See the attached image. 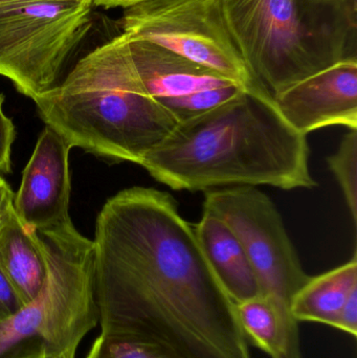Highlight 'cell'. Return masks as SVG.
Returning a JSON list of instances; mask_svg holds the SVG:
<instances>
[{
    "label": "cell",
    "instance_id": "obj_1",
    "mask_svg": "<svg viewBox=\"0 0 357 358\" xmlns=\"http://www.w3.org/2000/svg\"><path fill=\"white\" fill-rule=\"evenodd\" d=\"M92 242L101 332L175 358H253L236 304L169 193L119 192L99 213Z\"/></svg>",
    "mask_w": 357,
    "mask_h": 358
},
{
    "label": "cell",
    "instance_id": "obj_2",
    "mask_svg": "<svg viewBox=\"0 0 357 358\" xmlns=\"http://www.w3.org/2000/svg\"><path fill=\"white\" fill-rule=\"evenodd\" d=\"M309 155L307 136L285 121L272 96L251 87L180 122L138 165L176 191L312 189Z\"/></svg>",
    "mask_w": 357,
    "mask_h": 358
},
{
    "label": "cell",
    "instance_id": "obj_3",
    "mask_svg": "<svg viewBox=\"0 0 357 358\" xmlns=\"http://www.w3.org/2000/svg\"><path fill=\"white\" fill-rule=\"evenodd\" d=\"M33 101L45 126L71 148L113 162L138 165L178 124L143 87L124 34L88 52Z\"/></svg>",
    "mask_w": 357,
    "mask_h": 358
},
{
    "label": "cell",
    "instance_id": "obj_4",
    "mask_svg": "<svg viewBox=\"0 0 357 358\" xmlns=\"http://www.w3.org/2000/svg\"><path fill=\"white\" fill-rule=\"evenodd\" d=\"M231 34L272 100L298 82L357 61V0H221Z\"/></svg>",
    "mask_w": 357,
    "mask_h": 358
},
{
    "label": "cell",
    "instance_id": "obj_5",
    "mask_svg": "<svg viewBox=\"0 0 357 358\" xmlns=\"http://www.w3.org/2000/svg\"><path fill=\"white\" fill-rule=\"evenodd\" d=\"M39 236L48 277L31 302L0 322V358L75 357L99 323L94 242L75 227Z\"/></svg>",
    "mask_w": 357,
    "mask_h": 358
},
{
    "label": "cell",
    "instance_id": "obj_6",
    "mask_svg": "<svg viewBox=\"0 0 357 358\" xmlns=\"http://www.w3.org/2000/svg\"><path fill=\"white\" fill-rule=\"evenodd\" d=\"M203 210L221 219L242 244L255 271L261 296L272 302L280 323L279 358H302L299 322L291 304L309 279L287 234L278 208L257 187L205 191Z\"/></svg>",
    "mask_w": 357,
    "mask_h": 358
},
{
    "label": "cell",
    "instance_id": "obj_7",
    "mask_svg": "<svg viewBox=\"0 0 357 358\" xmlns=\"http://www.w3.org/2000/svg\"><path fill=\"white\" fill-rule=\"evenodd\" d=\"M92 0H38L0 10V76L33 100L61 83L92 27Z\"/></svg>",
    "mask_w": 357,
    "mask_h": 358
},
{
    "label": "cell",
    "instance_id": "obj_8",
    "mask_svg": "<svg viewBox=\"0 0 357 358\" xmlns=\"http://www.w3.org/2000/svg\"><path fill=\"white\" fill-rule=\"evenodd\" d=\"M119 24L130 39L152 42L243 87H259L231 34L221 0H147L125 8Z\"/></svg>",
    "mask_w": 357,
    "mask_h": 358
},
{
    "label": "cell",
    "instance_id": "obj_9",
    "mask_svg": "<svg viewBox=\"0 0 357 358\" xmlns=\"http://www.w3.org/2000/svg\"><path fill=\"white\" fill-rule=\"evenodd\" d=\"M71 149L58 132L45 126L14 198L15 214L29 231L56 233L75 227L69 216Z\"/></svg>",
    "mask_w": 357,
    "mask_h": 358
},
{
    "label": "cell",
    "instance_id": "obj_10",
    "mask_svg": "<svg viewBox=\"0 0 357 358\" xmlns=\"http://www.w3.org/2000/svg\"><path fill=\"white\" fill-rule=\"evenodd\" d=\"M300 134L328 126L357 129V61H344L287 88L274 100Z\"/></svg>",
    "mask_w": 357,
    "mask_h": 358
},
{
    "label": "cell",
    "instance_id": "obj_11",
    "mask_svg": "<svg viewBox=\"0 0 357 358\" xmlns=\"http://www.w3.org/2000/svg\"><path fill=\"white\" fill-rule=\"evenodd\" d=\"M127 39L130 60L143 87L151 98L170 111L178 123L188 117L189 104L197 94L215 88L239 85L152 42Z\"/></svg>",
    "mask_w": 357,
    "mask_h": 358
},
{
    "label": "cell",
    "instance_id": "obj_12",
    "mask_svg": "<svg viewBox=\"0 0 357 358\" xmlns=\"http://www.w3.org/2000/svg\"><path fill=\"white\" fill-rule=\"evenodd\" d=\"M193 227L205 258L233 302L237 304L261 296L251 261L230 227L205 210Z\"/></svg>",
    "mask_w": 357,
    "mask_h": 358
},
{
    "label": "cell",
    "instance_id": "obj_13",
    "mask_svg": "<svg viewBox=\"0 0 357 358\" xmlns=\"http://www.w3.org/2000/svg\"><path fill=\"white\" fill-rule=\"evenodd\" d=\"M0 267L22 306L40 294L48 277L45 252L39 234L23 227L15 210L0 231Z\"/></svg>",
    "mask_w": 357,
    "mask_h": 358
},
{
    "label": "cell",
    "instance_id": "obj_14",
    "mask_svg": "<svg viewBox=\"0 0 357 358\" xmlns=\"http://www.w3.org/2000/svg\"><path fill=\"white\" fill-rule=\"evenodd\" d=\"M357 290V254L345 264L309 277L298 290L291 313L298 322H314L333 327L342 307Z\"/></svg>",
    "mask_w": 357,
    "mask_h": 358
},
{
    "label": "cell",
    "instance_id": "obj_15",
    "mask_svg": "<svg viewBox=\"0 0 357 358\" xmlns=\"http://www.w3.org/2000/svg\"><path fill=\"white\" fill-rule=\"evenodd\" d=\"M236 313L249 344L257 347L270 358H279L280 323L272 302L265 296H255L237 303Z\"/></svg>",
    "mask_w": 357,
    "mask_h": 358
},
{
    "label": "cell",
    "instance_id": "obj_16",
    "mask_svg": "<svg viewBox=\"0 0 357 358\" xmlns=\"http://www.w3.org/2000/svg\"><path fill=\"white\" fill-rule=\"evenodd\" d=\"M337 178L354 225L357 224V129H349L344 136L335 155L327 159Z\"/></svg>",
    "mask_w": 357,
    "mask_h": 358
},
{
    "label": "cell",
    "instance_id": "obj_17",
    "mask_svg": "<svg viewBox=\"0 0 357 358\" xmlns=\"http://www.w3.org/2000/svg\"><path fill=\"white\" fill-rule=\"evenodd\" d=\"M86 358H175L157 345L132 336L103 334L96 338Z\"/></svg>",
    "mask_w": 357,
    "mask_h": 358
},
{
    "label": "cell",
    "instance_id": "obj_18",
    "mask_svg": "<svg viewBox=\"0 0 357 358\" xmlns=\"http://www.w3.org/2000/svg\"><path fill=\"white\" fill-rule=\"evenodd\" d=\"M4 96L0 94V172L8 174L12 172V146L16 138V129L12 120L4 115Z\"/></svg>",
    "mask_w": 357,
    "mask_h": 358
},
{
    "label": "cell",
    "instance_id": "obj_19",
    "mask_svg": "<svg viewBox=\"0 0 357 358\" xmlns=\"http://www.w3.org/2000/svg\"><path fill=\"white\" fill-rule=\"evenodd\" d=\"M22 304L0 267V322L6 321L20 310Z\"/></svg>",
    "mask_w": 357,
    "mask_h": 358
},
{
    "label": "cell",
    "instance_id": "obj_20",
    "mask_svg": "<svg viewBox=\"0 0 357 358\" xmlns=\"http://www.w3.org/2000/svg\"><path fill=\"white\" fill-rule=\"evenodd\" d=\"M333 328L342 330L356 338L357 336V290L350 294L337 315Z\"/></svg>",
    "mask_w": 357,
    "mask_h": 358
},
{
    "label": "cell",
    "instance_id": "obj_21",
    "mask_svg": "<svg viewBox=\"0 0 357 358\" xmlns=\"http://www.w3.org/2000/svg\"><path fill=\"white\" fill-rule=\"evenodd\" d=\"M14 192L8 183L0 176V227L14 210Z\"/></svg>",
    "mask_w": 357,
    "mask_h": 358
},
{
    "label": "cell",
    "instance_id": "obj_22",
    "mask_svg": "<svg viewBox=\"0 0 357 358\" xmlns=\"http://www.w3.org/2000/svg\"><path fill=\"white\" fill-rule=\"evenodd\" d=\"M147 1V0H92L94 6H104L106 8H127L130 6H136L140 2Z\"/></svg>",
    "mask_w": 357,
    "mask_h": 358
},
{
    "label": "cell",
    "instance_id": "obj_23",
    "mask_svg": "<svg viewBox=\"0 0 357 358\" xmlns=\"http://www.w3.org/2000/svg\"><path fill=\"white\" fill-rule=\"evenodd\" d=\"M38 1V0H0V10L13 8V6H21L29 2Z\"/></svg>",
    "mask_w": 357,
    "mask_h": 358
},
{
    "label": "cell",
    "instance_id": "obj_24",
    "mask_svg": "<svg viewBox=\"0 0 357 358\" xmlns=\"http://www.w3.org/2000/svg\"><path fill=\"white\" fill-rule=\"evenodd\" d=\"M50 358H75V357H71V355H62V357H50Z\"/></svg>",
    "mask_w": 357,
    "mask_h": 358
}]
</instances>
